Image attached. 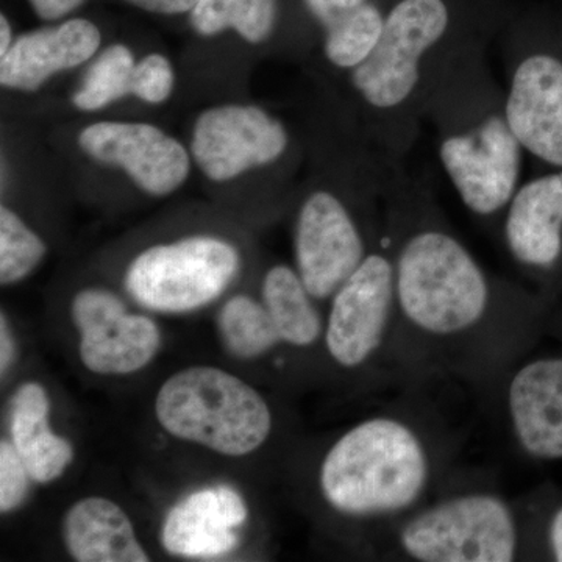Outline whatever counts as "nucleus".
<instances>
[{
    "mask_svg": "<svg viewBox=\"0 0 562 562\" xmlns=\"http://www.w3.org/2000/svg\"><path fill=\"white\" fill-rule=\"evenodd\" d=\"M392 0H366L331 14L317 24L322 32V55L331 69L349 74L375 49Z\"/></svg>",
    "mask_w": 562,
    "mask_h": 562,
    "instance_id": "obj_21",
    "label": "nucleus"
},
{
    "mask_svg": "<svg viewBox=\"0 0 562 562\" xmlns=\"http://www.w3.org/2000/svg\"><path fill=\"white\" fill-rule=\"evenodd\" d=\"M247 505L231 486L192 492L168 513L161 541L176 557L213 560L238 547L236 528L247 520Z\"/></svg>",
    "mask_w": 562,
    "mask_h": 562,
    "instance_id": "obj_16",
    "label": "nucleus"
},
{
    "mask_svg": "<svg viewBox=\"0 0 562 562\" xmlns=\"http://www.w3.org/2000/svg\"><path fill=\"white\" fill-rule=\"evenodd\" d=\"M498 232L517 268L553 271L562 258V169L520 183Z\"/></svg>",
    "mask_w": 562,
    "mask_h": 562,
    "instance_id": "obj_14",
    "label": "nucleus"
},
{
    "mask_svg": "<svg viewBox=\"0 0 562 562\" xmlns=\"http://www.w3.org/2000/svg\"><path fill=\"white\" fill-rule=\"evenodd\" d=\"M498 36L513 131L525 154L562 169V55L539 46L512 16Z\"/></svg>",
    "mask_w": 562,
    "mask_h": 562,
    "instance_id": "obj_10",
    "label": "nucleus"
},
{
    "mask_svg": "<svg viewBox=\"0 0 562 562\" xmlns=\"http://www.w3.org/2000/svg\"><path fill=\"white\" fill-rule=\"evenodd\" d=\"M324 346L344 371L392 369L397 324L395 269L390 238H383L330 299Z\"/></svg>",
    "mask_w": 562,
    "mask_h": 562,
    "instance_id": "obj_8",
    "label": "nucleus"
},
{
    "mask_svg": "<svg viewBox=\"0 0 562 562\" xmlns=\"http://www.w3.org/2000/svg\"><path fill=\"white\" fill-rule=\"evenodd\" d=\"M280 0H201L190 13L192 31L201 36L236 32L260 46L276 35Z\"/></svg>",
    "mask_w": 562,
    "mask_h": 562,
    "instance_id": "obj_22",
    "label": "nucleus"
},
{
    "mask_svg": "<svg viewBox=\"0 0 562 562\" xmlns=\"http://www.w3.org/2000/svg\"><path fill=\"white\" fill-rule=\"evenodd\" d=\"M509 16L501 0H392L375 49L346 74L351 124L403 165L447 63L473 40L497 36Z\"/></svg>",
    "mask_w": 562,
    "mask_h": 562,
    "instance_id": "obj_2",
    "label": "nucleus"
},
{
    "mask_svg": "<svg viewBox=\"0 0 562 562\" xmlns=\"http://www.w3.org/2000/svg\"><path fill=\"white\" fill-rule=\"evenodd\" d=\"M160 328L143 314L120 319L80 336V360L99 375H128L146 368L160 349Z\"/></svg>",
    "mask_w": 562,
    "mask_h": 562,
    "instance_id": "obj_19",
    "label": "nucleus"
},
{
    "mask_svg": "<svg viewBox=\"0 0 562 562\" xmlns=\"http://www.w3.org/2000/svg\"><path fill=\"white\" fill-rule=\"evenodd\" d=\"M505 409L517 446L535 460L562 458V358H538L505 373Z\"/></svg>",
    "mask_w": 562,
    "mask_h": 562,
    "instance_id": "obj_13",
    "label": "nucleus"
},
{
    "mask_svg": "<svg viewBox=\"0 0 562 562\" xmlns=\"http://www.w3.org/2000/svg\"><path fill=\"white\" fill-rule=\"evenodd\" d=\"M33 482L27 465L11 441L0 442V512L20 508Z\"/></svg>",
    "mask_w": 562,
    "mask_h": 562,
    "instance_id": "obj_28",
    "label": "nucleus"
},
{
    "mask_svg": "<svg viewBox=\"0 0 562 562\" xmlns=\"http://www.w3.org/2000/svg\"><path fill=\"white\" fill-rule=\"evenodd\" d=\"M382 558L416 562H512L522 528L512 501L491 487L443 492L375 536Z\"/></svg>",
    "mask_w": 562,
    "mask_h": 562,
    "instance_id": "obj_6",
    "label": "nucleus"
},
{
    "mask_svg": "<svg viewBox=\"0 0 562 562\" xmlns=\"http://www.w3.org/2000/svg\"><path fill=\"white\" fill-rule=\"evenodd\" d=\"M49 409L46 390L35 382L18 387L10 403L11 442L36 483L60 479L74 460L68 439L49 427Z\"/></svg>",
    "mask_w": 562,
    "mask_h": 562,
    "instance_id": "obj_18",
    "label": "nucleus"
},
{
    "mask_svg": "<svg viewBox=\"0 0 562 562\" xmlns=\"http://www.w3.org/2000/svg\"><path fill=\"white\" fill-rule=\"evenodd\" d=\"M124 2L147 13L176 16V14L191 13L201 0H124Z\"/></svg>",
    "mask_w": 562,
    "mask_h": 562,
    "instance_id": "obj_29",
    "label": "nucleus"
},
{
    "mask_svg": "<svg viewBox=\"0 0 562 562\" xmlns=\"http://www.w3.org/2000/svg\"><path fill=\"white\" fill-rule=\"evenodd\" d=\"M176 87V70L171 60L160 52H151L136 61L132 95L149 105H161L171 99Z\"/></svg>",
    "mask_w": 562,
    "mask_h": 562,
    "instance_id": "obj_26",
    "label": "nucleus"
},
{
    "mask_svg": "<svg viewBox=\"0 0 562 562\" xmlns=\"http://www.w3.org/2000/svg\"><path fill=\"white\" fill-rule=\"evenodd\" d=\"M547 538H549V546L554 561L562 562V506L558 508V512L553 514L552 520H550Z\"/></svg>",
    "mask_w": 562,
    "mask_h": 562,
    "instance_id": "obj_32",
    "label": "nucleus"
},
{
    "mask_svg": "<svg viewBox=\"0 0 562 562\" xmlns=\"http://www.w3.org/2000/svg\"><path fill=\"white\" fill-rule=\"evenodd\" d=\"M127 312L125 303L114 292L102 288L81 290L70 303V317L80 336L120 319Z\"/></svg>",
    "mask_w": 562,
    "mask_h": 562,
    "instance_id": "obj_27",
    "label": "nucleus"
},
{
    "mask_svg": "<svg viewBox=\"0 0 562 562\" xmlns=\"http://www.w3.org/2000/svg\"><path fill=\"white\" fill-rule=\"evenodd\" d=\"M101 46L98 25L81 18L24 33L0 58V85L11 91H40L58 74L90 63Z\"/></svg>",
    "mask_w": 562,
    "mask_h": 562,
    "instance_id": "obj_15",
    "label": "nucleus"
},
{
    "mask_svg": "<svg viewBox=\"0 0 562 562\" xmlns=\"http://www.w3.org/2000/svg\"><path fill=\"white\" fill-rule=\"evenodd\" d=\"M136 61L131 47L110 44L92 58L79 88L74 91L72 105L83 113H95L132 95Z\"/></svg>",
    "mask_w": 562,
    "mask_h": 562,
    "instance_id": "obj_23",
    "label": "nucleus"
},
{
    "mask_svg": "<svg viewBox=\"0 0 562 562\" xmlns=\"http://www.w3.org/2000/svg\"><path fill=\"white\" fill-rule=\"evenodd\" d=\"M66 549L79 562H147L131 517L105 497L74 503L63 522Z\"/></svg>",
    "mask_w": 562,
    "mask_h": 562,
    "instance_id": "obj_17",
    "label": "nucleus"
},
{
    "mask_svg": "<svg viewBox=\"0 0 562 562\" xmlns=\"http://www.w3.org/2000/svg\"><path fill=\"white\" fill-rule=\"evenodd\" d=\"M395 166L379 155L347 187L317 183L303 195L294 220V268L317 302L330 301L383 238Z\"/></svg>",
    "mask_w": 562,
    "mask_h": 562,
    "instance_id": "obj_5",
    "label": "nucleus"
},
{
    "mask_svg": "<svg viewBox=\"0 0 562 562\" xmlns=\"http://www.w3.org/2000/svg\"><path fill=\"white\" fill-rule=\"evenodd\" d=\"M14 351H16V346H14L13 335H11L5 314H2V319H0V372H2V376L9 371L11 362L14 360Z\"/></svg>",
    "mask_w": 562,
    "mask_h": 562,
    "instance_id": "obj_31",
    "label": "nucleus"
},
{
    "mask_svg": "<svg viewBox=\"0 0 562 562\" xmlns=\"http://www.w3.org/2000/svg\"><path fill=\"white\" fill-rule=\"evenodd\" d=\"M46 243L10 206H0V283H20L46 257Z\"/></svg>",
    "mask_w": 562,
    "mask_h": 562,
    "instance_id": "obj_25",
    "label": "nucleus"
},
{
    "mask_svg": "<svg viewBox=\"0 0 562 562\" xmlns=\"http://www.w3.org/2000/svg\"><path fill=\"white\" fill-rule=\"evenodd\" d=\"M241 268L232 243L194 235L140 251L125 272V288L139 305L158 313L202 308L231 286Z\"/></svg>",
    "mask_w": 562,
    "mask_h": 562,
    "instance_id": "obj_9",
    "label": "nucleus"
},
{
    "mask_svg": "<svg viewBox=\"0 0 562 562\" xmlns=\"http://www.w3.org/2000/svg\"><path fill=\"white\" fill-rule=\"evenodd\" d=\"M77 144L90 160L120 169L151 198L173 194L191 173V151L149 122H92L81 128Z\"/></svg>",
    "mask_w": 562,
    "mask_h": 562,
    "instance_id": "obj_12",
    "label": "nucleus"
},
{
    "mask_svg": "<svg viewBox=\"0 0 562 562\" xmlns=\"http://www.w3.org/2000/svg\"><path fill=\"white\" fill-rule=\"evenodd\" d=\"M290 128L257 105L224 103L203 110L192 125L191 157L214 183L280 165L292 149Z\"/></svg>",
    "mask_w": 562,
    "mask_h": 562,
    "instance_id": "obj_11",
    "label": "nucleus"
},
{
    "mask_svg": "<svg viewBox=\"0 0 562 562\" xmlns=\"http://www.w3.org/2000/svg\"><path fill=\"white\" fill-rule=\"evenodd\" d=\"M452 454L438 425L387 409L344 431L322 457L317 487L333 513L375 536L430 501Z\"/></svg>",
    "mask_w": 562,
    "mask_h": 562,
    "instance_id": "obj_4",
    "label": "nucleus"
},
{
    "mask_svg": "<svg viewBox=\"0 0 562 562\" xmlns=\"http://www.w3.org/2000/svg\"><path fill=\"white\" fill-rule=\"evenodd\" d=\"M13 31H11L10 21L7 20L5 14L0 16V58L7 55V52L11 49L14 43Z\"/></svg>",
    "mask_w": 562,
    "mask_h": 562,
    "instance_id": "obj_33",
    "label": "nucleus"
},
{
    "mask_svg": "<svg viewBox=\"0 0 562 562\" xmlns=\"http://www.w3.org/2000/svg\"><path fill=\"white\" fill-rule=\"evenodd\" d=\"M85 0H29L36 16L44 21H60L83 5Z\"/></svg>",
    "mask_w": 562,
    "mask_h": 562,
    "instance_id": "obj_30",
    "label": "nucleus"
},
{
    "mask_svg": "<svg viewBox=\"0 0 562 562\" xmlns=\"http://www.w3.org/2000/svg\"><path fill=\"white\" fill-rule=\"evenodd\" d=\"M384 227L395 269L392 369L409 379L454 375L492 383L512 369L524 294L487 271L465 246L427 183L392 171Z\"/></svg>",
    "mask_w": 562,
    "mask_h": 562,
    "instance_id": "obj_1",
    "label": "nucleus"
},
{
    "mask_svg": "<svg viewBox=\"0 0 562 562\" xmlns=\"http://www.w3.org/2000/svg\"><path fill=\"white\" fill-rule=\"evenodd\" d=\"M155 414L173 438L225 457H246L268 441L271 406L249 383L213 366L169 376L155 398Z\"/></svg>",
    "mask_w": 562,
    "mask_h": 562,
    "instance_id": "obj_7",
    "label": "nucleus"
},
{
    "mask_svg": "<svg viewBox=\"0 0 562 562\" xmlns=\"http://www.w3.org/2000/svg\"><path fill=\"white\" fill-rule=\"evenodd\" d=\"M220 331L231 353L243 360L260 358L281 342L265 303L249 295H235L225 302L220 313Z\"/></svg>",
    "mask_w": 562,
    "mask_h": 562,
    "instance_id": "obj_24",
    "label": "nucleus"
},
{
    "mask_svg": "<svg viewBox=\"0 0 562 562\" xmlns=\"http://www.w3.org/2000/svg\"><path fill=\"white\" fill-rule=\"evenodd\" d=\"M482 36L462 47L432 85L425 124L447 179L465 210L501 231L503 213L520 187L524 147L508 120L505 88L492 72Z\"/></svg>",
    "mask_w": 562,
    "mask_h": 562,
    "instance_id": "obj_3",
    "label": "nucleus"
},
{
    "mask_svg": "<svg viewBox=\"0 0 562 562\" xmlns=\"http://www.w3.org/2000/svg\"><path fill=\"white\" fill-rule=\"evenodd\" d=\"M316 302L295 268L276 265L266 272L262 303L271 314L281 342L295 349H310L321 339L324 341L325 319Z\"/></svg>",
    "mask_w": 562,
    "mask_h": 562,
    "instance_id": "obj_20",
    "label": "nucleus"
}]
</instances>
